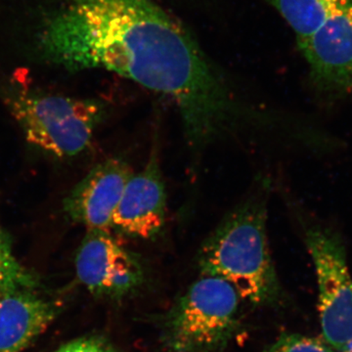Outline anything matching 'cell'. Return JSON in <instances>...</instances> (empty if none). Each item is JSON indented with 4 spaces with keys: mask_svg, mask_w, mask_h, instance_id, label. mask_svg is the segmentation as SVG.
I'll use <instances>...</instances> for the list:
<instances>
[{
    "mask_svg": "<svg viewBox=\"0 0 352 352\" xmlns=\"http://www.w3.org/2000/svg\"><path fill=\"white\" fill-rule=\"evenodd\" d=\"M166 217V194L157 143L144 168L131 176L112 221L116 233L135 239L156 237Z\"/></svg>",
    "mask_w": 352,
    "mask_h": 352,
    "instance_id": "ba28073f",
    "label": "cell"
},
{
    "mask_svg": "<svg viewBox=\"0 0 352 352\" xmlns=\"http://www.w3.org/2000/svg\"><path fill=\"white\" fill-rule=\"evenodd\" d=\"M270 185L263 180L204 241L198 265L205 276L232 285L241 300L274 307L283 300L267 237Z\"/></svg>",
    "mask_w": 352,
    "mask_h": 352,
    "instance_id": "7a4b0ae2",
    "label": "cell"
},
{
    "mask_svg": "<svg viewBox=\"0 0 352 352\" xmlns=\"http://www.w3.org/2000/svg\"><path fill=\"white\" fill-rule=\"evenodd\" d=\"M36 285V275L14 256L12 238L0 223V287L4 293H9L32 289Z\"/></svg>",
    "mask_w": 352,
    "mask_h": 352,
    "instance_id": "8fae6325",
    "label": "cell"
},
{
    "mask_svg": "<svg viewBox=\"0 0 352 352\" xmlns=\"http://www.w3.org/2000/svg\"><path fill=\"white\" fill-rule=\"evenodd\" d=\"M289 25L315 89L352 96V0H265Z\"/></svg>",
    "mask_w": 352,
    "mask_h": 352,
    "instance_id": "3957f363",
    "label": "cell"
},
{
    "mask_svg": "<svg viewBox=\"0 0 352 352\" xmlns=\"http://www.w3.org/2000/svg\"><path fill=\"white\" fill-rule=\"evenodd\" d=\"M263 352H336L323 339L298 333H283Z\"/></svg>",
    "mask_w": 352,
    "mask_h": 352,
    "instance_id": "7c38bea8",
    "label": "cell"
},
{
    "mask_svg": "<svg viewBox=\"0 0 352 352\" xmlns=\"http://www.w3.org/2000/svg\"><path fill=\"white\" fill-rule=\"evenodd\" d=\"M43 43L69 69H106L170 99L196 153L252 120L195 36L155 0H72Z\"/></svg>",
    "mask_w": 352,
    "mask_h": 352,
    "instance_id": "6da1fadb",
    "label": "cell"
},
{
    "mask_svg": "<svg viewBox=\"0 0 352 352\" xmlns=\"http://www.w3.org/2000/svg\"><path fill=\"white\" fill-rule=\"evenodd\" d=\"M133 175L131 164L122 157H110L97 164L65 199V212L87 229L112 230L116 208Z\"/></svg>",
    "mask_w": 352,
    "mask_h": 352,
    "instance_id": "9c48e42d",
    "label": "cell"
},
{
    "mask_svg": "<svg viewBox=\"0 0 352 352\" xmlns=\"http://www.w3.org/2000/svg\"><path fill=\"white\" fill-rule=\"evenodd\" d=\"M305 244L316 271L323 340L336 352H352V277L344 241L316 224L305 229Z\"/></svg>",
    "mask_w": 352,
    "mask_h": 352,
    "instance_id": "8992f818",
    "label": "cell"
},
{
    "mask_svg": "<svg viewBox=\"0 0 352 352\" xmlns=\"http://www.w3.org/2000/svg\"><path fill=\"white\" fill-rule=\"evenodd\" d=\"M4 294H6V293H4L3 289H2L1 287H0V300H1V298H2V296H3Z\"/></svg>",
    "mask_w": 352,
    "mask_h": 352,
    "instance_id": "5bb4252c",
    "label": "cell"
},
{
    "mask_svg": "<svg viewBox=\"0 0 352 352\" xmlns=\"http://www.w3.org/2000/svg\"><path fill=\"white\" fill-rule=\"evenodd\" d=\"M57 305L32 289L4 294L0 300V352H21L47 330Z\"/></svg>",
    "mask_w": 352,
    "mask_h": 352,
    "instance_id": "30bf717a",
    "label": "cell"
},
{
    "mask_svg": "<svg viewBox=\"0 0 352 352\" xmlns=\"http://www.w3.org/2000/svg\"><path fill=\"white\" fill-rule=\"evenodd\" d=\"M76 270L78 281L92 295L109 300L126 298L144 282L139 259L107 229H87Z\"/></svg>",
    "mask_w": 352,
    "mask_h": 352,
    "instance_id": "52a82bcc",
    "label": "cell"
},
{
    "mask_svg": "<svg viewBox=\"0 0 352 352\" xmlns=\"http://www.w3.org/2000/svg\"><path fill=\"white\" fill-rule=\"evenodd\" d=\"M6 104L28 142L60 159L85 151L107 115L102 101L39 92H18Z\"/></svg>",
    "mask_w": 352,
    "mask_h": 352,
    "instance_id": "277c9868",
    "label": "cell"
},
{
    "mask_svg": "<svg viewBox=\"0 0 352 352\" xmlns=\"http://www.w3.org/2000/svg\"><path fill=\"white\" fill-rule=\"evenodd\" d=\"M240 300L232 285L203 275L164 316V346L170 352L223 351L238 329Z\"/></svg>",
    "mask_w": 352,
    "mask_h": 352,
    "instance_id": "5b68a950",
    "label": "cell"
},
{
    "mask_svg": "<svg viewBox=\"0 0 352 352\" xmlns=\"http://www.w3.org/2000/svg\"><path fill=\"white\" fill-rule=\"evenodd\" d=\"M56 352H116L112 344L98 336L78 338L60 347Z\"/></svg>",
    "mask_w": 352,
    "mask_h": 352,
    "instance_id": "4fadbf2b",
    "label": "cell"
}]
</instances>
